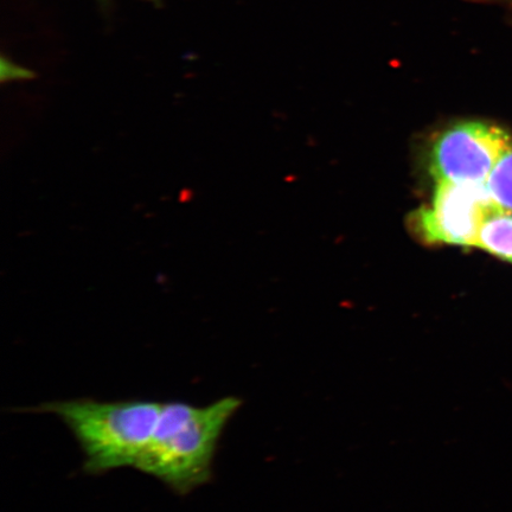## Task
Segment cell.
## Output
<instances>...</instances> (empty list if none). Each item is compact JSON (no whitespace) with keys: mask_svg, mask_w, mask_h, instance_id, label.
Masks as SVG:
<instances>
[{"mask_svg":"<svg viewBox=\"0 0 512 512\" xmlns=\"http://www.w3.org/2000/svg\"><path fill=\"white\" fill-rule=\"evenodd\" d=\"M475 247L512 264V214L492 211L479 230Z\"/></svg>","mask_w":512,"mask_h":512,"instance_id":"5","label":"cell"},{"mask_svg":"<svg viewBox=\"0 0 512 512\" xmlns=\"http://www.w3.org/2000/svg\"><path fill=\"white\" fill-rule=\"evenodd\" d=\"M494 210L486 184L438 182L431 206L416 213L415 223L428 242L475 247Z\"/></svg>","mask_w":512,"mask_h":512,"instance_id":"4","label":"cell"},{"mask_svg":"<svg viewBox=\"0 0 512 512\" xmlns=\"http://www.w3.org/2000/svg\"><path fill=\"white\" fill-rule=\"evenodd\" d=\"M511 149L512 138L501 127L478 121L454 125L435 139L430 169L437 182L486 184Z\"/></svg>","mask_w":512,"mask_h":512,"instance_id":"3","label":"cell"},{"mask_svg":"<svg viewBox=\"0 0 512 512\" xmlns=\"http://www.w3.org/2000/svg\"><path fill=\"white\" fill-rule=\"evenodd\" d=\"M240 406L235 396L207 406L163 402L149 444L134 469L182 496L209 483L222 434Z\"/></svg>","mask_w":512,"mask_h":512,"instance_id":"1","label":"cell"},{"mask_svg":"<svg viewBox=\"0 0 512 512\" xmlns=\"http://www.w3.org/2000/svg\"><path fill=\"white\" fill-rule=\"evenodd\" d=\"M162 402L74 399L43 403L37 412L57 416L81 448L88 475L136 467L155 430Z\"/></svg>","mask_w":512,"mask_h":512,"instance_id":"2","label":"cell"},{"mask_svg":"<svg viewBox=\"0 0 512 512\" xmlns=\"http://www.w3.org/2000/svg\"><path fill=\"white\" fill-rule=\"evenodd\" d=\"M100 2H108V0H100ZM144 2H149L151 4H156L159 0H144Z\"/></svg>","mask_w":512,"mask_h":512,"instance_id":"7","label":"cell"},{"mask_svg":"<svg viewBox=\"0 0 512 512\" xmlns=\"http://www.w3.org/2000/svg\"><path fill=\"white\" fill-rule=\"evenodd\" d=\"M486 190L496 210L512 214V149L499 159L492 170Z\"/></svg>","mask_w":512,"mask_h":512,"instance_id":"6","label":"cell"}]
</instances>
